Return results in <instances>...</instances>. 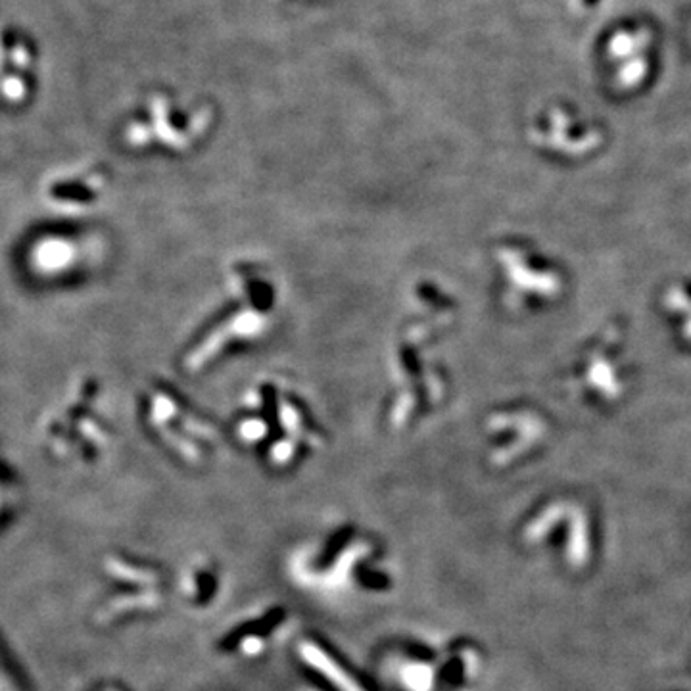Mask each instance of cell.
I'll return each instance as SVG.
<instances>
[{"instance_id":"cell-1","label":"cell","mask_w":691,"mask_h":691,"mask_svg":"<svg viewBox=\"0 0 691 691\" xmlns=\"http://www.w3.org/2000/svg\"><path fill=\"white\" fill-rule=\"evenodd\" d=\"M229 302L214 323L187 350L183 365L200 373L208 365L242 344L262 340L271 333L279 315L277 283L254 263H235L229 269Z\"/></svg>"},{"instance_id":"cell-2","label":"cell","mask_w":691,"mask_h":691,"mask_svg":"<svg viewBox=\"0 0 691 691\" xmlns=\"http://www.w3.org/2000/svg\"><path fill=\"white\" fill-rule=\"evenodd\" d=\"M237 434L246 446L262 450L275 467L294 463L323 442L310 407L275 381L258 382L248 392Z\"/></svg>"},{"instance_id":"cell-3","label":"cell","mask_w":691,"mask_h":691,"mask_svg":"<svg viewBox=\"0 0 691 691\" xmlns=\"http://www.w3.org/2000/svg\"><path fill=\"white\" fill-rule=\"evenodd\" d=\"M432 323H409L392 344L394 396L390 404V423L400 429L417 421L440 402L444 386L430 354Z\"/></svg>"},{"instance_id":"cell-4","label":"cell","mask_w":691,"mask_h":691,"mask_svg":"<svg viewBox=\"0 0 691 691\" xmlns=\"http://www.w3.org/2000/svg\"><path fill=\"white\" fill-rule=\"evenodd\" d=\"M146 413L152 432L183 459L198 463L212 450L217 438L214 425L173 388L156 384L148 394Z\"/></svg>"}]
</instances>
